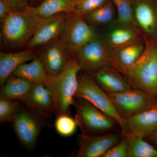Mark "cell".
<instances>
[{
    "label": "cell",
    "mask_w": 157,
    "mask_h": 157,
    "mask_svg": "<svg viewBox=\"0 0 157 157\" xmlns=\"http://www.w3.org/2000/svg\"><path fill=\"white\" fill-rule=\"evenodd\" d=\"M80 67L76 60L71 57L63 70L56 76L48 75L44 83L50 93L54 114L70 115L78 85Z\"/></svg>",
    "instance_id": "6da1fadb"
},
{
    "label": "cell",
    "mask_w": 157,
    "mask_h": 157,
    "mask_svg": "<svg viewBox=\"0 0 157 157\" xmlns=\"http://www.w3.org/2000/svg\"><path fill=\"white\" fill-rule=\"evenodd\" d=\"M146 46L134 64L119 71L133 88L157 94V45L145 39Z\"/></svg>",
    "instance_id": "7a4b0ae2"
},
{
    "label": "cell",
    "mask_w": 157,
    "mask_h": 157,
    "mask_svg": "<svg viewBox=\"0 0 157 157\" xmlns=\"http://www.w3.org/2000/svg\"><path fill=\"white\" fill-rule=\"evenodd\" d=\"M40 20L31 6L21 11H12L1 22L3 44L10 48L27 46Z\"/></svg>",
    "instance_id": "3957f363"
},
{
    "label": "cell",
    "mask_w": 157,
    "mask_h": 157,
    "mask_svg": "<svg viewBox=\"0 0 157 157\" xmlns=\"http://www.w3.org/2000/svg\"><path fill=\"white\" fill-rule=\"evenodd\" d=\"M73 106L76 110L74 119L82 135L95 136L121 132L119 125L114 119L86 100L75 97Z\"/></svg>",
    "instance_id": "277c9868"
},
{
    "label": "cell",
    "mask_w": 157,
    "mask_h": 157,
    "mask_svg": "<svg viewBox=\"0 0 157 157\" xmlns=\"http://www.w3.org/2000/svg\"><path fill=\"white\" fill-rule=\"evenodd\" d=\"M75 97L86 100L105 114L114 119L119 125L123 135L128 133L126 119L118 112L107 92L89 74H78V85Z\"/></svg>",
    "instance_id": "5b68a950"
},
{
    "label": "cell",
    "mask_w": 157,
    "mask_h": 157,
    "mask_svg": "<svg viewBox=\"0 0 157 157\" xmlns=\"http://www.w3.org/2000/svg\"><path fill=\"white\" fill-rule=\"evenodd\" d=\"M48 116L28 109L21 103L12 123L16 137L27 149L36 147L40 132L46 124L43 118Z\"/></svg>",
    "instance_id": "8992f818"
},
{
    "label": "cell",
    "mask_w": 157,
    "mask_h": 157,
    "mask_svg": "<svg viewBox=\"0 0 157 157\" xmlns=\"http://www.w3.org/2000/svg\"><path fill=\"white\" fill-rule=\"evenodd\" d=\"M84 16L76 11L67 13L60 37L72 57L79 48L98 37L94 29L86 22Z\"/></svg>",
    "instance_id": "52a82bcc"
},
{
    "label": "cell",
    "mask_w": 157,
    "mask_h": 157,
    "mask_svg": "<svg viewBox=\"0 0 157 157\" xmlns=\"http://www.w3.org/2000/svg\"><path fill=\"white\" fill-rule=\"evenodd\" d=\"M119 113L130 117L144 111L157 103L156 96L133 88L117 93H107Z\"/></svg>",
    "instance_id": "ba28073f"
},
{
    "label": "cell",
    "mask_w": 157,
    "mask_h": 157,
    "mask_svg": "<svg viewBox=\"0 0 157 157\" xmlns=\"http://www.w3.org/2000/svg\"><path fill=\"white\" fill-rule=\"evenodd\" d=\"M72 57L78 62L80 71L87 73L110 66L109 48L103 38L98 36L79 48Z\"/></svg>",
    "instance_id": "9c48e42d"
},
{
    "label": "cell",
    "mask_w": 157,
    "mask_h": 157,
    "mask_svg": "<svg viewBox=\"0 0 157 157\" xmlns=\"http://www.w3.org/2000/svg\"><path fill=\"white\" fill-rule=\"evenodd\" d=\"M38 56L49 76H56L63 70L71 57L60 37L41 45Z\"/></svg>",
    "instance_id": "30bf717a"
},
{
    "label": "cell",
    "mask_w": 157,
    "mask_h": 157,
    "mask_svg": "<svg viewBox=\"0 0 157 157\" xmlns=\"http://www.w3.org/2000/svg\"><path fill=\"white\" fill-rule=\"evenodd\" d=\"M121 132L99 135H81L78 137L79 148L76 157H101L124 137Z\"/></svg>",
    "instance_id": "8fae6325"
},
{
    "label": "cell",
    "mask_w": 157,
    "mask_h": 157,
    "mask_svg": "<svg viewBox=\"0 0 157 157\" xmlns=\"http://www.w3.org/2000/svg\"><path fill=\"white\" fill-rule=\"evenodd\" d=\"M67 13H60L41 20L26 46L32 49L60 36L64 28Z\"/></svg>",
    "instance_id": "7c38bea8"
},
{
    "label": "cell",
    "mask_w": 157,
    "mask_h": 157,
    "mask_svg": "<svg viewBox=\"0 0 157 157\" xmlns=\"http://www.w3.org/2000/svg\"><path fill=\"white\" fill-rule=\"evenodd\" d=\"M134 25L147 36L157 34V9L151 0H134Z\"/></svg>",
    "instance_id": "4fadbf2b"
},
{
    "label": "cell",
    "mask_w": 157,
    "mask_h": 157,
    "mask_svg": "<svg viewBox=\"0 0 157 157\" xmlns=\"http://www.w3.org/2000/svg\"><path fill=\"white\" fill-rule=\"evenodd\" d=\"M146 46L145 39L141 38L116 48H109L110 65L120 71L135 63L143 54Z\"/></svg>",
    "instance_id": "5bb4252c"
},
{
    "label": "cell",
    "mask_w": 157,
    "mask_h": 157,
    "mask_svg": "<svg viewBox=\"0 0 157 157\" xmlns=\"http://www.w3.org/2000/svg\"><path fill=\"white\" fill-rule=\"evenodd\" d=\"M125 119L128 133L146 139L157 129V103L149 109Z\"/></svg>",
    "instance_id": "9a60e30c"
},
{
    "label": "cell",
    "mask_w": 157,
    "mask_h": 157,
    "mask_svg": "<svg viewBox=\"0 0 157 157\" xmlns=\"http://www.w3.org/2000/svg\"><path fill=\"white\" fill-rule=\"evenodd\" d=\"M20 102L33 111L49 116L54 114L50 93L42 82L33 83L28 94Z\"/></svg>",
    "instance_id": "2e32d148"
},
{
    "label": "cell",
    "mask_w": 157,
    "mask_h": 157,
    "mask_svg": "<svg viewBox=\"0 0 157 157\" xmlns=\"http://www.w3.org/2000/svg\"><path fill=\"white\" fill-rule=\"evenodd\" d=\"M87 73L106 92H120L132 88L120 72L112 66H106Z\"/></svg>",
    "instance_id": "e0dca14e"
},
{
    "label": "cell",
    "mask_w": 157,
    "mask_h": 157,
    "mask_svg": "<svg viewBox=\"0 0 157 157\" xmlns=\"http://www.w3.org/2000/svg\"><path fill=\"white\" fill-rule=\"evenodd\" d=\"M32 49L17 52L0 53V85H4L7 78L21 65L33 60L38 54Z\"/></svg>",
    "instance_id": "ac0fdd59"
},
{
    "label": "cell",
    "mask_w": 157,
    "mask_h": 157,
    "mask_svg": "<svg viewBox=\"0 0 157 157\" xmlns=\"http://www.w3.org/2000/svg\"><path fill=\"white\" fill-rule=\"evenodd\" d=\"M139 31L133 25L116 24L109 29L103 38L109 48L127 45L139 39Z\"/></svg>",
    "instance_id": "d6986e66"
},
{
    "label": "cell",
    "mask_w": 157,
    "mask_h": 157,
    "mask_svg": "<svg viewBox=\"0 0 157 157\" xmlns=\"http://www.w3.org/2000/svg\"><path fill=\"white\" fill-rule=\"evenodd\" d=\"M33 83L11 74L1 87L0 99L19 101L30 90Z\"/></svg>",
    "instance_id": "ffe728a7"
},
{
    "label": "cell",
    "mask_w": 157,
    "mask_h": 157,
    "mask_svg": "<svg viewBox=\"0 0 157 157\" xmlns=\"http://www.w3.org/2000/svg\"><path fill=\"white\" fill-rule=\"evenodd\" d=\"M78 2L72 0H44L36 7H31L39 19L42 20L59 13L75 11V6Z\"/></svg>",
    "instance_id": "44dd1931"
},
{
    "label": "cell",
    "mask_w": 157,
    "mask_h": 157,
    "mask_svg": "<svg viewBox=\"0 0 157 157\" xmlns=\"http://www.w3.org/2000/svg\"><path fill=\"white\" fill-rule=\"evenodd\" d=\"M12 74L33 83H44L48 76L42 61L38 56L30 63H25L17 67Z\"/></svg>",
    "instance_id": "7402d4cb"
},
{
    "label": "cell",
    "mask_w": 157,
    "mask_h": 157,
    "mask_svg": "<svg viewBox=\"0 0 157 157\" xmlns=\"http://www.w3.org/2000/svg\"><path fill=\"white\" fill-rule=\"evenodd\" d=\"M124 136L128 146V157H157V149L145 139L130 133Z\"/></svg>",
    "instance_id": "603a6c76"
},
{
    "label": "cell",
    "mask_w": 157,
    "mask_h": 157,
    "mask_svg": "<svg viewBox=\"0 0 157 157\" xmlns=\"http://www.w3.org/2000/svg\"><path fill=\"white\" fill-rule=\"evenodd\" d=\"M114 4L111 0L99 9L84 16L89 21L97 25L107 24L112 21L114 15Z\"/></svg>",
    "instance_id": "cb8c5ba5"
},
{
    "label": "cell",
    "mask_w": 157,
    "mask_h": 157,
    "mask_svg": "<svg viewBox=\"0 0 157 157\" xmlns=\"http://www.w3.org/2000/svg\"><path fill=\"white\" fill-rule=\"evenodd\" d=\"M117 12V22L125 25H133V3L134 0H111Z\"/></svg>",
    "instance_id": "d4e9b609"
},
{
    "label": "cell",
    "mask_w": 157,
    "mask_h": 157,
    "mask_svg": "<svg viewBox=\"0 0 157 157\" xmlns=\"http://www.w3.org/2000/svg\"><path fill=\"white\" fill-rule=\"evenodd\" d=\"M78 126L75 119L68 114H62L56 117L55 128L58 134L63 137L71 136L76 132Z\"/></svg>",
    "instance_id": "484cf974"
},
{
    "label": "cell",
    "mask_w": 157,
    "mask_h": 157,
    "mask_svg": "<svg viewBox=\"0 0 157 157\" xmlns=\"http://www.w3.org/2000/svg\"><path fill=\"white\" fill-rule=\"evenodd\" d=\"M21 103L19 101L0 99V121L2 123L13 122Z\"/></svg>",
    "instance_id": "4316f807"
},
{
    "label": "cell",
    "mask_w": 157,
    "mask_h": 157,
    "mask_svg": "<svg viewBox=\"0 0 157 157\" xmlns=\"http://www.w3.org/2000/svg\"><path fill=\"white\" fill-rule=\"evenodd\" d=\"M108 0H80L75 6V11L83 16L104 6Z\"/></svg>",
    "instance_id": "83f0119b"
},
{
    "label": "cell",
    "mask_w": 157,
    "mask_h": 157,
    "mask_svg": "<svg viewBox=\"0 0 157 157\" xmlns=\"http://www.w3.org/2000/svg\"><path fill=\"white\" fill-rule=\"evenodd\" d=\"M128 146L126 137L124 136L121 140L113 145L102 157H128Z\"/></svg>",
    "instance_id": "f1b7e54d"
},
{
    "label": "cell",
    "mask_w": 157,
    "mask_h": 157,
    "mask_svg": "<svg viewBox=\"0 0 157 157\" xmlns=\"http://www.w3.org/2000/svg\"><path fill=\"white\" fill-rule=\"evenodd\" d=\"M14 11H21L28 7L29 0H5Z\"/></svg>",
    "instance_id": "f546056e"
},
{
    "label": "cell",
    "mask_w": 157,
    "mask_h": 157,
    "mask_svg": "<svg viewBox=\"0 0 157 157\" xmlns=\"http://www.w3.org/2000/svg\"><path fill=\"white\" fill-rule=\"evenodd\" d=\"M14 11L5 0H0V21L2 22L10 13Z\"/></svg>",
    "instance_id": "4dcf8cb0"
},
{
    "label": "cell",
    "mask_w": 157,
    "mask_h": 157,
    "mask_svg": "<svg viewBox=\"0 0 157 157\" xmlns=\"http://www.w3.org/2000/svg\"><path fill=\"white\" fill-rule=\"evenodd\" d=\"M147 140H150L157 145V129L150 136L146 138Z\"/></svg>",
    "instance_id": "1f68e13d"
},
{
    "label": "cell",
    "mask_w": 157,
    "mask_h": 157,
    "mask_svg": "<svg viewBox=\"0 0 157 157\" xmlns=\"http://www.w3.org/2000/svg\"><path fill=\"white\" fill-rule=\"evenodd\" d=\"M39 1H41V0H30L31 2L33 3L36 2H39ZM43 1H44V0H43Z\"/></svg>",
    "instance_id": "d6a6232c"
},
{
    "label": "cell",
    "mask_w": 157,
    "mask_h": 157,
    "mask_svg": "<svg viewBox=\"0 0 157 157\" xmlns=\"http://www.w3.org/2000/svg\"><path fill=\"white\" fill-rule=\"evenodd\" d=\"M72 1H77V2H78V1H80V0H72Z\"/></svg>",
    "instance_id": "836d02e7"
}]
</instances>
